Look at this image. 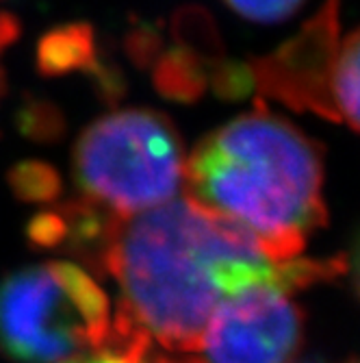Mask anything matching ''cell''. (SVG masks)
Listing matches in <instances>:
<instances>
[{"mask_svg":"<svg viewBox=\"0 0 360 363\" xmlns=\"http://www.w3.org/2000/svg\"><path fill=\"white\" fill-rule=\"evenodd\" d=\"M335 105L339 122L360 133V28L341 42L335 72Z\"/></svg>","mask_w":360,"mask_h":363,"instance_id":"cell-8","label":"cell"},{"mask_svg":"<svg viewBox=\"0 0 360 363\" xmlns=\"http://www.w3.org/2000/svg\"><path fill=\"white\" fill-rule=\"evenodd\" d=\"M339 48V0H325L291 40L248 63L254 87L293 111L339 122L335 105Z\"/></svg>","mask_w":360,"mask_h":363,"instance_id":"cell-6","label":"cell"},{"mask_svg":"<svg viewBox=\"0 0 360 363\" xmlns=\"http://www.w3.org/2000/svg\"><path fill=\"white\" fill-rule=\"evenodd\" d=\"M68 363H126V361H122L120 357L109 354V352H98V354L81 357V359H74V361H68Z\"/></svg>","mask_w":360,"mask_h":363,"instance_id":"cell-14","label":"cell"},{"mask_svg":"<svg viewBox=\"0 0 360 363\" xmlns=\"http://www.w3.org/2000/svg\"><path fill=\"white\" fill-rule=\"evenodd\" d=\"M11 191L24 203L30 205H50L61 194L59 172L44 161H22L9 172Z\"/></svg>","mask_w":360,"mask_h":363,"instance_id":"cell-9","label":"cell"},{"mask_svg":"<svg viewBox=\"0 0 360 363\" xmlns=\"http://www.w3.org/2000/svg\"><path fill=\"white\" fill-rule=\"evenodd\" d=\"M98 270L120 285V315L158 348L189 354L228 296L328 281L345 272V257L274 261L250 230L185 196L120 220Z\"/></svg>","mask_w":360,"mask_h":363,"instance_id":"cell-1","label":"cell"},{"mask_svg":"<svg viewBox=\"0 0 360 363\" xmlns=\"http://www.w3.org/2000/svg\"><path fill=\"white\" fill-rule=\"evenodd\" d=\"M347 261V270L349 277H352V285H354V291L358 294V298H360V233L354 242V248H352V255L345 257Z\"/></svg>","mask_w":360,"mask_h":363,"instance_id":"cell-13","label":"cell"},{"mask_svg":"<svg viewBox=\"0 0 360 363\" xmlns=\"http://www.w3.org/2000/svg\"><path fill=\"white\" fill-rule=\"evenodd\" d=\"M349 363H360V361H349Z\"/></svg>","mask_w":360,"mask_h":363,"instance_id":"cell-15","label":"cell"},{"mask_svg":"<svg viewBox=\"0 0 360 363\" xmlns=\"http://www.w3.org/2000/svg\"><path fill=\"white\" fill-rule=\"evenodd\" d=\"M291 294L286 285L260 283L228 296L204 331V363H293L304 313Z\"/></svg>","mask_w":360,"mask_h":363,"instance_id":"cell-5","label":"cell"},{"mask_svg":"<svg viewBox=\"0 0 360 363\" xmlns=\"http://www.w3.org/2000/svg\"><path fill=\"white\" fill-rule=\"evenodd\" d=\"M20 22L11 13H0V98L5 96V70H3V55L18 40Z\"/></svg>","mask_w":360,"mask_h":363,"instance_id":"cell-12","label":"cell"},{"mask_svg":"<svg viewBox=\"0 0 360 363\" xmlns=\"http://www.w3.org/2000/svg\"><path fill=\"white\" fill-rule=\"evenodd\" d=\"M20 128L26 138L52 140L61 133V116L50 105L30 103L20 113Z\"/></svg>","mask_w":360,"mask_h":363,"instance_id":"cell-11","label":"cell"},{"mask_svg":"<svg viewBox=\"0 0 360 363\" xmlns=\"http://www.w3.org/2000/svg\"><path fill=\"white\" fill-rule=\"evenodd\" d=\"M37 68L46 77L87 70L100 74L105 83L100 63H98L93 30L85 24H68L46 33L37 44Z\"/></svg>","mask_w":360,"mask_h":363,"instance_id":"cell-7","label":"cell"},{"mask_svg":"<svg viewBox=\"0 0 360 363\" xmlns=\"http://www.w3.org/2000/svg\"><path fill=\"white\" fill-rule=\"evenodd\" d=\"M72 170L83 201L126 220L174 201L187 155L166 113L135 107L91 122L74 146Z\"/></svg>","mask_w":360,"mask_h":363,"instance_id":"cell-3","label":"cell"},{"mask_svg":"<svg viewBox=\"0 0 360 363\" xmlns=\"http://www.w3.org/2000/svg\"><path fill=\"white\" fill-rule=\"evenodd\" d=\"M109 296L70 261H46L0 281V350L22 363H68L107 348Z\"/></svg>","mask_w":360,"mask_h":363,"instance_id":"cell-4","label":"cell"},{"mask_svg":"<svg viewBox=\"0 0 360 363\" xmlns=\"http://www.w3.org/2000/svg\"><path fill=\"white\" fill-rule=\"evenodd\" d=\"M223 3L252 22L269 24L293 16L304 0H223Z\"/></svg>","mask_w":360,"mask_h":363,"instance_id":"cell-10","label":"cell"},{"mask_svg":"<svg viewBox=\"0 0 360 363\" xmlns=\"http://www.w3.org/2000/svg\"><path fill=\"white\" fill-rule=\"evenodd\" d=\"M185 187L191 201L250 230L274 261L302 257L308 235L328 220L321 146L263 109L195 144Z\"/></svg>","mask_w":360,"mask_h":363,"instance_id":"cell-2","label":"cell"}]
</instances>
